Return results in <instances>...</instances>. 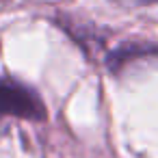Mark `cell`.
<instances>
[{"label": "cell", "mask_w": 158, "mask_h": 158, "mask_svg": "<svg viewBox=\"0 0 158 158\" xmlns=\"http://www.w3.org/2000/svg\"><path fill=\"white\" fill-rule=\"evenodd\" d=\"M0 115L39 121L46 117V108L37 93L28 87L11 78H0Z\"/></svg>", "instance_id": "obj_1"}]
</instances>
